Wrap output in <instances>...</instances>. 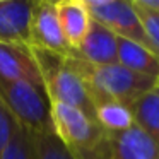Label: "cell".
Returning a JSON list of instances; mask_svg holds the SVG:
<instances>
[{
	"instance_id": "8992f818",
	"label": "cell",
	"mask_w": 159,
	"mask_h": 159,
	"mask_svg": "<svg viewBox=\"0 0 159 159\" xmlns=\"http://www.w3.org/2000/svg\"><path fill=\"white\" fill-rule=\"evenodd\" d=\"M72 55L96 67L118 63V36L103 24L91 21L86 38Z\"/></svg>"
},
{
	"instance_id": "2e32d148",
	"label": "cell",
	"mask_w": 159,
	"mask_h": 159,
	"mask_svg": "<svg viewBox=\"0 0 159 159\" xmlns=\"http://www.w3.org/2000/svg\"><path fill=\"white\" fill-rule=\"evenodd\" d=\"M135 7V5H134ZM139 17H140V22H142V28H144L145 34H147L149 41L152 43V46L156 48V52L159 53V16L157 14H152V12H145L142 9H137Z\"/></svg>"
},
{
	"instance_id": "7c38bea8",
	"label": "cell",
	"mask_w": 159,
	"mask_h": 159,
	"mask_svg": "<svg viewBox=\"0 0 159 159\" xmlns=\"http://www.w3.org/2000/svg\"><path fill=\"white\" fill-rule=\"evenodd\" d=\"M134 120L140 130H144L159 145V89L157 86L132 104Z\"/></svg>"
},
{
	"instance_id": "52a82bcc",
	"label": "cell",
	"mask_w": 159,
	"mask_h": 159,
	"mask_svg": "<svg viewBox=\"0 0 159 159\" xmlns=\"http://www.w3.org/2000/svg\"><path fill=\"white\" fill-rule=\"evenodd\" d=\"M36 2L0 0V43L29 45V26Z\"/></svg>"
},
{
	"instance_id": "5bb4252c",
	"label": "cell",
	"mask_w": 159,
	"mask_h": 159,
	"mask_svg": "<svg viewBox=\"0 0 159 159\" xmlns=\"http://www.w3.org/2000/svg\"><path fill=\"white\" fill-rule=\"evenodd\" d=\"M34 135L38 142L39 159H75L53 132H34Z\"/></svg>"
},
{
	"instance_id": "7a4b0ae2",
	"label": "cell",
	"mask_w": 159,
	"mask_h": 159,
	"mask_svg": "<svg viewBox=\"0 0 159 159\" xmlns=\"http://www.w3.org/2000/svg\"><path fill=\"white\" fill-rule=\"evenodd\" d=\"M0 101L19 125L31 132H53L52 103L45 89L28 82L0 79Z\"/></svg>"
},
{
	"instance_id": "ba28073f",
	"label": "cell",
	"mask_w": 159,
	"mask_h": 159,
	"mask_svg": "<svg viewBox=\"0 0 159 159\" xmlns=\"http://www.w3.org/2000/svg\"><path fill=\"white\" fill-rule=\"evenodd\" d=\"M108 145L110 159H159V145L137 125L108 134Z\"/></svg>"
},
{
	"instance_id": "9a60e30c",
	"label": "cell",
	"mask_w": 159,
	"mask_h": 159,
	"mask_svg": "<svg viewBox=\"0 0 159 159\" xmlns=\"http://www.w3.org/2000/svg\"><path fill=\"white\" fill-rule=\"evenodd\" d=\"M16 125H17L16 118L12 116L11 111L4 106V103L0 101V159H2L4 151L7 149L9 142H11Z\"/></svg>"
},
{
	"instance_id": "3957f363",
	"label": "cell",
	"mask_w": 159,
	"mask_h": 159,
	"mask_svg": "<svg viewBox=\"0 0 159 159\" xmlns=\"http://www.w3.org/2000/svg\"><path fill=\"white\" fill-rule=\"evenodd\" d=\"M84 4H86L93 21L103 24L111 33H115L118 38L139 43V45L157 53L152 43L149 41L147 34L142 28L140 17L132 2H128V0H84Z\"/></svg>"
},
{
	"instance_id": "8fae6325",
	"label": "cell",
	"mask_w": 159,
	"mask_h": 159,
	"mask_svg": "<svg viewBox=\"0 0 159 159\" xmlns=\"http://www.w3.org/2000/svg\"><path fill=\"white\" fill-rule=\"evenodd\" d=\"M94 120L106 134H118L135 125L132 106L120 101H101L94 106Z\"/></svg>"
},
{
	"instance_id": "e0dca14e",
	"label": "cell",
	"mask_w": 159,
	"mask_h": 159,
	"mask_svg": "<svg viewBox=\"0 0 159 159\" xmlns=\"http://www.w3.org/2000/svg\"><path fill=\"white\" fill-rule=\"evenodd\" d=\"M132 4L137 9H142L145 12H152V14L159 16V0H134Z\"/></svg>"
},
{
	"instance_id": "277c9868",
	"label": "cell",
	"mask_w": 159,
	"mask_h": 159,
	"mask_svg": "<svg viewBox=\"0 0 159 159\" xmlns=\"http://www.w3.org/2000/svg\"><path fill=\"white\" fill-rule=\"evenodd\" d=\"M29 46L50 50L63 57L72 55V50L63 36L62 26L57 16L55 2H48V0L36 2L31 26H29Z\"/></svg>"
},
{
	"instance_id": "9c48e42d",
	"label": "cell",
	"mask_w": 159,
	"mask_h": 159,
	"mask_svg": "<svg viewBox=\"0 0 159 159\" xmlns=\"http://www.w3.org/2000/svg\"><path fill=\"white\" fill-rule=\"evenodd\" d=\"M55 9L63 36L74 53L80 46L91 28L93 19L89 16V11L84 0H60V2H55Z\"/></svg>"
},
{
	"instance_id": "5b68a950",
	"label": "cell",
	"mask_w": 159,
	"mask_h": 159,
	"mask_svg": "<svg viewBox=\"0 0 159 159\" xmlns=\"http://www.w3.org/2000/svg\"><path fill=\"white\" fill-rule=\"evenodd\" d=\"M0 79L28 82L45 89L41 72L29 45L0 43Z\"/></svg>"
},
{
	"instance_id": "6da1fadb",
	"label": "cell",
	"mask_w": 159,
	"mask_h": 159,
	"mask_svg": "<svg viewBox=\"0 0 159 159\" xmlns=\"http://www.w3.org/2000/svg\"><path fill=\"white\" fill-rule=\"evenodd\" d=\"M75 60L87 84L94 106L101 101H120L132 106L137 99L157 86V79L137 74L120 63L96 67L77 57Z\"/></svg>"
},
{
	"instance_id": "30bf717a",
	"label": "cell",
	"mask_w": 159,
	"mask_h": 159,
	"mask_svg": "<svg viewBox=\"0 0 159 159\" xmlns=\"http://www.w3.org/2000/svg\"><path fill=\"white\" fill-rule=\"evenodd\" d=\"M118 63L159 80V55L139 43L118 38Z\"/></svg>"
},
{
	"instance_id": "4fadbf2b",
	"label": "cell",
	"mask_w": 159,
	"mask_h": 159,
	"mask_svg": "<svg viewBox=\"0 0 159 159\" xmlns=\"http://www.w3.org/2000/svg\"><path fill=\"white\" fill-rule=\"evenodd\" d=\"M2 159H39L38 142H36L34 132L22 125H16L12 139L7 149L4 151Z\"/></svg>"
},
{
	"instance_id": "ac0fdd59",
	"label": "cell",
	"mask_w": 159,
	"mask_h": 159,
	"mask_svg": "<svg viewBox=\"0 0 159 159\" xmlns=\"http://www.w3.org/2000/svg\"><path fill=\"white\" fill-rule=\"evenodd\" d=\"M157 89H159V80H157Z\"/></svg>"
}]
</instances>
